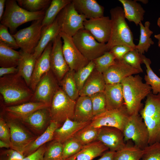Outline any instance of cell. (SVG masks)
<instances>
[{
  "mask_svg": "<svg viewBox=\"0 0 160 160\" xmlns=\"http://www.w3.org/2000/svg\"><path fill=\"white\" fill-rule=\"evenodd\" d=\"M0 93L5 106L29 102L33 92L17 73L0 77Z\"/></svg>",
  "mask_w": 160,
  "mask_h": 160,
  "instance_id": "cell-1",
  "label": "cell"
},
{
  "mask_svg": "<svg viewBox=\"0 0 160 160\" xmlns=\"http://www.w3.org/2000/svg\"><path fill=\"white\" fill-rule=\"evenodd\" d=\"M121 83L124 104L129 114H139L142 108V100L152 92L150 86L143 83L139 75L127 77Z\"/></svg>",
  "mask_w": 160,
  "mask_h": 160,
  "instance_id": "cell-2",
  "label": "cell"
},
{
  "mask_svg": "<svg viewBox=\"0 0 160 160\" xmlns=\"http://www.w3.org/2000/svg\"><path fill=\"white\" fill-rule=\"evenodd\" d=\"M110 14L111 28L109 39L106 44L108 51L121 44L135 49L133 33L125 20L123 9L117 6L110 10Z\"/></svg>",
  "mask_w": 160,
  "mask_h": 160,
  "instance_id": "cell-3",
  "label": "cell"
},
{
  "mask_svg": "<svg viewBox=\"0 0 160 160\" xmlns=\"http://www.w3.org/2000/svg\"><path fill=\"white\" fill-rule=\"evenodd\" d=\"M140 113L148 129V145L160 142V93L149 94Z\"/></svg>",
  "mask_w": 160,
  "mask_h": 160,
  "instance_id": "cell-4",
  "label": "cell"
},
{
  "mask_svg": "<svg viewBox=\"0 0 160 160\" xmlns=\"http://www.w3.org/2000/svg\"><path fill=\"white\" fill-rule=\"evenodd\" d=\"M5 6L1 24L9 28L12 33L25 23L43 19L46 12L45 10L35 12L28 11L21 7L15 0L6 1Z\"/></svg>",
  "mask_w": 160,
  "mask_h": 160,
  "instance_id": "cell-5",
  "label": "cell"
},
{
  "mask_svg": "<svg viewBox=\"0 0 160 160\" xmlns=\"http://www.w3.org/2000/svg\"><path fill=\"white\" fill-rule=\"evenodd\" d=\"M76 101L69 98L60 87L55 94L49 108L51 121L59 127L67 119L74 120Z\"/></svg>",
  "mask_w": 160,
  "mask_h": 160,
  "instance_id": "cell-6",
  "label": "cell"
},
{
  "mask_svg": "<svg viewBox=\"0 0 160 160\" xmlns=\"http://www.w3.org/2000/svg\"><path fill=\"white\" fill-rule=\"evenodd\" d=\"M72 37L76 47L89 61L108 51L106 44L98 42L89 31L84 28L79 30Z\"/></svg>",
  "mask_w": 160,
  "mask_h": 160,
  "instance_id": "cell-7",
  "label": "cell"
},
{
  "mask_svg": "<svg viewBox=\"0 0 160 160\" xmlns=\"http://www.w3.org/2000/svg\"><path fill=\"white\" fill-rule=\"evenodd\" d=\"M123 132L125 142L131 140L143 150L148 145V129L139 114L130 116Z\"/></svg>",
  "mask_w": 160,
  "mask_h": 160,
  "instance_id": "cell-8",
  "label": "cell"
},
{
  "mask_svg": "<svg viewBox=\"0 0 160 160\" xmlns=\"http://www.w3.org/2000/svg\"><path fill=\"white\" fill-rule=\"evenodd\" d=\"M56 19L60 31L71 37L84 28V23L87 19L77 12L72 1L61 10Z\"/></svg>",
  "mask_w": 160,
  "mask_h": 160,
  "instance_id": "cell-9",
  "label": "cell"
},
{
  "mask_svg": "<svg viewBox=\"0 0 160 160\" xmlns=\"http://www.w3.org/2000/svg\"><path fill=\"white\" fill-rule=\"evenodd\" d=\"M5 116L10 131V148L23 155L25 149L38 136L28 130L20 121Z\"/></svg>",
  "mask_w": 160,
  "mask_h": 160,
  "instance_id": "cell-10",
  "label": "cell"
},
{
  "mask_svg": "<svg viewBox=\"0 0 160 160\" xmlns=\"http://www.w3.org/2000/svg\"><path fill=\"white\" fill-rule=\"evenodd\" d=\"M43 19L35 20L30 26L12 35L22 51L33 53L41 38L44 26Z\"/></svg>",
  "mask_w": 160,
  "mask_h": 160,
  "instance_id": "cell-11",
  "label": "cell"
},
{
  "mask_svg": "<svg viewBox=\"0 0 160 160\" xmlns=\"http://www.w3.org/2000/svg\"><path fill=\"white\" fill-rule=\"evenodd\" d=\"M130 116L124 105L119 109L107 110L95 116L90 124L97 128L104 126L114 127L123 132Z\"/></svg>",
  "mask_w": 160,
  "mask_h": 160,
  "instance_id": "cell-12",
  "label": "cell"
},
{
  "mask_svg": "<svg viewBox=\"0 0 160 160\" xmlns=\"http://www.w3.org/2000/svg\"><path fill=\"white\" fill-rule=\"evenodd\" d=\"M60 87L59 82L50 70L40 79L30 101L43 103L50 106L55 94Z\"/></svg>",
  "mask_w": 160,
  "mask_h": 160,
  "instance_id": "cell-13",
  "label": "cell"
},
{
  "mask_svg": "<svg viewBox=\"0 0 160 160\" xmlns=\"http://www.w3.org/2000/svg\"><path fill=\"white\" fill-rule=\"evenodd\" d=\"M59 34L63 40V55L70 70L76 71L86 66L90 61L76 47L72 37L62 31H60Z\"/></svg>",
  "mask_w": 160,
  "mask_h": 160,
  "instance_id": "cell-14",
  "label": "cell"
},
{
  "mask_svg": "<svg viewBox=\"0 0 160 160\" xmlns=\"http://www.w3.org/2000/svg\"><path fill=\"white\" fill-rule=\"evenodd\" d=\"M62 39L59 34L53 40L50 55L51 70L59 82L70 70L63 53Z\"/></svg>",
  "mask_w": 160,
  "mask_h": 160,
  "instance_id": "cell-15",
  "label": "cell"
},
{
  "mask_svg": "<svg viewBox=\"0 0 160 160\" xmlns=\"http://www.w3.org/2000/svg\"><path fill=\"white\" fill-rule=\"evenodd\" d=\"M84 28L89 31L99 42L106 44L111 33V22L108 16L86 20L84 23Z\"/></svg>",
  "mask_w": 160,
  "mask_h": 160,
  "instance_id": "cell-16",
  "label": "cell"
},
{
  "mask_svg": "<svg viewBox=\"0 0 160 160\" xmlns=\"http://www.w3.org/2000/svg\"><path fill=\"white\" fill-rule=\"evenodd\" d=\"M140 73L123 60H116L115 63L103 73L106 84L121 83L126 78Z\"/></svg>",
  "mask_w": 160,
  "mask_h": 160,
  "instance_id": "cell-17",
  "label": "cell"
},
{
  "mask_svg": "<svg viewBox=\"0 0 160 160\" xmlns=\"http://www.w3.org/2000/svg\"><path fill=\"white\" fill-rule=\"evenodd\" d=\"M97 140L101 142L110 151L115 152L122 148L125 144L123 132L111 127L100 128Z\"/></svg>",
  "mask_w": 160,
  "mask_h": 160,
  "instance_id": "cell-18",
  "label": "cell"
},
{
  "mask_svg": "<svg viewBox=\"0 0 160 160\" xmlns=\"http://www.w3.org/2000/svg\"><path fill=\"white\" fill-rule=\"evenodd\" d=\"M49 108L39 109L20 121L33 133L39 135L45 130L51 122Z\"/></svg>",
  "mask_w": 160,
  "mask_h": 160,
  "instance_id": "cell-19",
  "label": "cell"
},
{
  "mask_svg": "<svg viewBox=\"0 0 160 160\" xmlns=\"http://www.w3.org/2000/svg\"><path fill=\"white\" fill-rule=\"evenodd\" d=\"M49 107L43 103L29 101L15 105L4 106L3 113L8 117L21 121L39 109Z\"/></svg>",
  "mask_w": 160,
  "mask_h": 160,
  "instance_id": "cell-20",
  "label": "cell"
},
{
  "mask_svg": "<svg viewBox=\"0 0 160 160\" xmlns=\"http://www.w3.org/2000/svg\"><path fill=\"white\" fill-rule=\"evenodd\" d=\"M53 41L47 46L41 56L36 59L29 86L34 92L42 77L51 70L50 55Z\"/></svg>",
  "mask_w": 160,
  "mask_h": 160,
  "instance_id": "cell-21",
  "label": "cell"
},
{
  "mask_svg": "<svg viewBox=\"0 0 160 160\" xmlns=\"http://www.w3.org/2000/svg\"><path fill=\"white\" fill-rule=\"evenodd\" d=\"M91 121L80 122L67 119L60 127L54 132L53 140L62 144L73 137L80 130L89 124Z\"/></svg>",
  "mask_w": 160,
  "mask_h": 160,
  "instance_id": "cell-22",
  "label": "cell"
},
{
  "mask_svg": "<svg viewBox=\"0 0 160 160\" xmlns=\"http://www.w3.org/2000/svg\"><path fill=\"white\" fill-rule=\"evenodd\" d=\"M74 7L87 19L104 16V8L95 0H72Z\"/></svg>",
  "mask_w": 160,
  "mask_h": 160,
  "instance_id": "cell-23",
  "label": "cell"
},
{
  "mask_svg": "<svg viewBox=\"0 0 160 160\" xmlns=\"http://www.w3.org/2000/svg\"><path fill=\"white\" fill-rule=\"evenodd\" d=\"M104 92L107 110L118 109L125 105L121 83L106 84Z\"/></svg>",
  "mask_w": 160,
  "mask_h": 160,
  "instance_id": "cell-24",
  "label": "cell"
},
{
  "mask_svg": "<svg viewBox=\"0 0 160 160\" xmlns=\"http://www.w3.org/2000/svg\"><path fill=\"white\" fill-rule=\"evenodd\" d=\"M60 28L56 19L52 24L44 26L41 38L33 54L37 59L41 55L48 44L59 34Z\"/></svg>",
  "mask_w": 160,
  "mask_h": 160,
  "instance_id": "cell-25",
  "label": "cell"
},
{
  "mask_svg": "<svg viewBox=\"0 0 160 160\" xmlns=\"http://www.w3.org/2000/svg\"><path fill=\"white\" fill-rule=\"evenodd\" d=\"M106 84L103 73L95 69L79 91V96L90 97L95 93L104 92Z\"/></svg>",
  "mask_w": 160,
  "mask_h": 160,
  "instance_id": "cell-26",
  "label": "cell"
},
{
  "mask_svg": "<svg viewBox=\"0 0 160 160\" xmlns=\"http://www.w3.org/2000/svg\"><path fill=\"white\" fill-rule=\"evenodd\" d=\"M108 149L101 142L96 140L84 146L77 153L65 160H92Z\"/></svg>",
  "mask_w": 160,
  "mask_h": 160,
  "instance_id": "cell-27",
  "label": "cell"
},
{
  "mask_svg": "<svg viewBox=\"0 0 160 160\" xmlns=\"http://www.w3.org/2000/svg\"><path fill=\"white\" fill-rule=\"evenodd\" d=\"M94 117L90 97L79 96L76 100L74 120L80 122L91 121Z\"/></svg>",
  "mask_w": 160,
  "mask_h": 160,
  "instance_id": "cell-28",
  "label": "cell"
},
{
  "mask_svg": "<svg viewBox=\"0 0 160 160\" xmlns=\"http://www.w3.org/2000/svg\"><path fill=\"white\" fill-rule=\"evenodd\" d=\"M123 6L124 17L137 26L143 20L145 11L136 0H119Z\"/></svg>",
  "mask_w": 160,
  "mask_h": 160,
  "instance_id": "cell-29",
  "label": "cell"
},
{
  "mask_svg": "<svg viewBox=\"0 0 160 160\" xmlns=\"http://www.w3.org/2000/svg\"><path fill=\"white\" fill-rule=\"evenodd\" d=\"M59 127L57 123L51 121L45 130L38 136L25 149L23 154L24 156L25 157L31 154L46 143L52 140L55 131Z\"/></svg>",
  "mask_w": 160,
  "mask_h": 160,
  "instance_id": "cell-30",
  "label": "cell"
},
{
  "mask_svg": "<svg viewBox=\"0 0 160 160\" xmlns=\"http://www.w3.org/2000/svg\"><path fill=\"white\" fill-rule=\"evenodd\" d=\"M21 58L17 67V73L24 79L29 87L36 59L33 53L21 50Z\"/></svg>",
  "mask_w": 160,
  "mask_h": 160,
  "instance_id": "cell-31",
  "label": "cell"
},
{
  "mask_svg": "<svg viewBox=\"0 0 160 160\" xmlns=\"http://www.w3.org/2000/svg\"><path fill=\"white\" fill-rule=\"evenodd\" d=\"M21 57L20 51H16L0 41L1 67H17Z\"/></svg>",
  "mask_w": 160,
  "mask_h": 160,
  "instance_id": "cell-32",
  "label": "cell"
},
{
  "mask_svg": "<svg viewBox=\"0 0 160 160\" xmlns=\"http://www.w3.org/2000/svg\"><path fill=\"white\" fill-rule=\"evenodd\" d=\"M143 150L135 145L131 140L126 142L125 145L115 151L114 160H140Z\"/></svg>",
  "mask_w": 160,
  "mask_h": 160,
  "instance_id": "cell-33",
  "label": "cell"
},
{
  "mask_svg": "<svg viewBox=\"0 0 160 160\" xmlns=\"http://www.w3.org/2000/svg\"><path fill=\"white\" fill-rule=\"evenodd\" d=\"M140 27V36L138 44L136 45L135 49L141 54L143 55L148 51L151 45L154 44L151 38L153 32L150 28V23L146 21L143 25L142 22L139 25Z\"/></svg>",
  "mask_w": 160,
  "mask_h": 160,
  "instance_id": "cell-34",
  "label": "cell"
},
{
  "mask_svg": "<svg viewBox=\"0 0 160 160\" xmlns=\"http://www.w3.org/2000/svg\"><path fill=\"white\" fill-rule=\"evenodd\" d=\"M75 71L70 70L59 82L60 87L71 100L76 101L79 97L78 89L74 77Z\"/></svg>",
  "mask_w": 160,
  "mask_h": 160,
  "instance_id": "cell-35",
  "label": "cell"
},
{
  "mask_svg": "<svg viewBox=\"0 0 160 160\" xmlns=\"http://www.w3.org/2000/svg\"><path fill=\"white\" fill-rule=\"evenodd\" d=\"M71 1L72 0H52L42 20L43 26H46L52 23L61 10Z\"/></svg>",
  "mask_w": 160,
  "mask_h": 160,
  "instance_id": "cell-36",
  "label": "cell"
},
{
  "mask_svg": "<svg viewBox=\"0 0 160 160\" xmlns=\"http://www.w3.org/2000/svg\"><path fill=\"white\" fill-rule=\"evenodd\" d=\"M142 57L143 63L146 67L147 74L144 76L145 83L150 86L152 93L154 95L160 93V78L153 71L151 67V62L150 59L143 55Z\"/></svg>",
  "mask_w": 160,
  "mask_h": 160,
  "instance_id": "cell-37",
  "label": "cell"
},
{
  "mask_svg": "<svg viewBox=\"0 0 160 160\" xmlns=\"http://www.w3.org/2000/svg\"><path fill=\"white\" fill-rule=\"evenodd\" d=\"M90 124L79 131L74 137L83 146L97 140L99 128L94 127Z\"/></svg>",
  "mask_w": 160,
  "mask_h": 160,
  "instance_id": "cell-38",
  "label": "cell"
},
{
  "mask_svg": "<svg viewBox=\"0 0 160 160\" xmlns=\"http://www.w3.org/2000/svg\"><path fill=\"white\" fill-rule=\"evenodd\" d=\"M95 68V64L92 60L86 66L75 72L74 77L79 91L83 88L86 81Z\"/></svg>",
  "mask_w": 160,
  "mask_h": 160,
  "instance_id": "cell-39",
  "label": "cell"
},
{
  "mask_svg": "<svg viewBox=\"0 0 160 160\" xmlns=\"http://www.w3.org/2000/svg\"><path fill=\"white\" fill-rule=\"evenodd\" d=\"M18 4L21 7L30 12H35L45 10L49 5L50 0H17Z\"/></svg>",
  "mask_w": 160,
  "mask_h": 160,
  "instance_id": "cell-40",
  "label": "cell"
},
{
  "mask_svg": "<svg viewBox=\"0 0 160 160\" xmlns=\"http://www.w3.org/2000/svg\"><path fill=\"white\" fill-rule=\"evenodd\" d=\"M63 144L55 140L47 145L44 160H61L62 159Z\"/></svg>",
  "mask_w": 160,
  "mask_h": 160,
  "instance_id": "cell-41",
  "label": "cell"
},
{
  "mask_svg": "<svg viewBox=\"0 0 160 160\" xmlns=\"http://www.w3.org/2000/svg\"><path fill=\"white\" fill-rule=\"evenodd\" d=\"M93 61L95 65V69L102 73L116 62L114 56L109 51L105 52Z\"/></svg>",
  "mask_w": 160,
  "mask_h": 160,
  "instance_id": "cell-42",
  "label": "cell"
},
{
  "mask_svg": "<svg viewBox=\"0 0 160 160\" xmlns=\"http://www.w3.org/2000/svg\"><path fill=\"white\" fill-rule=\"evenodd\" d=\"M83 146L74 137L63 144L62 159H66L74 155L82 149Z\"/></svg>",
  "mask_w": 160,
  "mask_h": 160,
  "instance_id": "cell-43",
  "label": "cell"
},
{
  "mask_svg": "<svg viewBox=\"0 0 160 160\" xmlns=\"http://www.w3.org/2000/svg\"><path fill=\"white\" fill-rule=\"evenodd\" d=\"M142 55L137 49H133L124 56L123 60L131 67L142 73L143 70L141 66V64L143 63Z\"/></svg>",
  "mask_w": 160,
  "mask_h": 160,
  "instance_id": "cell-44",
  "label": "cell"
},
{
  "mask_svg": "<svg viewBox=\"0 0 160 160\" xmlns=\"http://www.w3.org/2000/svg\"><path fill=\"white\" fill-rule=\"evenodd\" d=\"M94 117L106 111V103L104 92L95 93L90 96Z\"/></svg>",
  "mask_w": 160,
  "mask_h": 160,
  "instance_id": "cell-45",
  "label": "cell"
},
{
  "mask_svg": "<svg viewBox=\"0 0 160 160\" xmlns=\"http://www.w3.org/2000/svg\"><path fill=\"white\" fill-rule=\"evenodd\" d=\"M140 160H160V142L148 145L143 149Z\"/></svg>",
  "mask_w": 160,
  "mask_h": 160,
  "instance_id": "cell-46",
  "label": "cell"
},
{
  "mask_svg": "<svg viewBox=\"0 0 160 160\" xmlns=\"http://www.w3.org/2000/svg\"><path fill=\"white\" fill-rule=\"evenodd\" d=\"M8 28L5 25L0 24V41L15 49L19 48L16 40L8 31Z\"/></svg>",
  "mask_w": 160,
  "mask_h": 160,
  "instance_id": "cell-47",
  "label": "cell"
},
{
  "mask_svg": "<svg viewBox=\"0 0 160 160\" xmlns=\"http://www.w3.org/2000/svg\"><path fill=\"white\" fill-rule=\"evenodd\" d=\"M133 49L128 46L121 44L114 46L109 51L113 54L116 60H121L128 52Z\"/></svg>",
  "mask_w": 160,
  "mask_h": 160,
  "instance_id": "cell-48",
  "label": "cell"
},
{
  "mask_svg": "<svg viewBox=\"0 0 160 160\" xmlns=\"http://www.w3.org/2000/svg\"><path fill=\"white\" fill-rule=\"evenodd\" d=\"M24 157L21 153L10 148L0 151V160H22Z\"/></svg>",
  "mask_w": 160,
  "mask_h": 160,
  "instance_id": "cell-49",
  "label": "cell"
},
{
  "mask_svg": "<svg viewBox=\"0 0 160 160\" xmlns=\"http://www.w3.org/2000/svg\"><path fill=\"white\" fill-rule=\"evenodd\" d=\"M10 131L9 127L5 119L2 116L0 118V140L10 145Z\"/></svg>",
  "mask_w": 160,
  "mask_h": 160,
  "instance_id": "cell-50",
  "label": "cell"
},
{
  "mask_svg": "<svg viewBox=\"0 0 160 160\" xmlns=\"http://www.w3.org/2000/svg\"><path fill=\"white\" fill-rule=\"evenodd\" d=\"M46 144L42 146L33 153L25 157L22 160H44V154L47 147Z\"/></svg>",
  "mask_w": 160,
  "mask_h": 160,
  "instance_id": "cell-51",
  "label": "cell"
},
{
  "mask_svg": "<svg viewBox=\"0 0 160 160\" xmlns=\"http://www.w3.org/2000/svg\"><path fill=\"white\" fill-rule=\"evenodd\" d=\"M17 67H2L0 68V77L4 76L15 74L17 73Z\"/></svg>",
  "mask_w": 160,
  "mask_h": 160,
  "instance_id": "cell-52",
  "label": "cell"
},
{
  "mask_svg": "<svg viewBox=\"0 0 160 160\" xmlns=\"http://www.w3.org/2000/svg\"><path fill=\"white\" fill-rule=\"evenodd\" d=\"M115 152L110 150L106 151L103 153L100 158L97 160H114Z\"/></svg>",
  "mask_w": 160,
  "mask_h": 160,
  "instance_id": "cell-53",
  "label": "cell"
},
{
  "mask_svg": "<svg viewBox=\"0 0 160 160\" xmlns=\"http://www.w3.org/2000/svg\"><path fill=\"white\" fill-rule=\"evenodd\" d=\"M6 1L0 0V20L1 19L4 13V8Z\"/></svg>",
  "mask_w": 160,
  "mask_h": 160,
  "instance_id": "cell-54",
  "label": "cell"
},
{
  "mask_svg": "<svg viewBox=\"0 0 160 160\" xmlns=\"http://www.w3.org/2000/svg\"><path fill=\"white\" fill-rule=\"evenodd\" d=\"M0 148H10V145L9 144L0 140Z\"/></svg>",
  "mask_w": 160,
  "mask_h": 160,
  "instance_id": "cell-55",
  "label": "cell"
},
{
  "mask_svg": "<svg viewBox=\"0 0 160 160\" xmlns=\"http://www.w3.org/2000/svg\"><path fill=\"white\" fill-rule=\"evenodd\" d=\"M154 37L158 40V46L160 48V33L159 34L155 35Z\"/></svg>",
  "mask_w": 160,
  "mask_h": 160,
  "instance_id": "cell-56",
  "label": "cell"
},
{
  "mask_svg": "<svg viewBox=\"0 0 160 160\" xmlns=\"http://www.w3.org/2000/svg\"><path fill=\"white\" fill-rule=\"evenodd\" d=\"M136 1H139L144 4H147L148 2V0H138Z\"/></svg>",
  "mask_w": 160,
  "mask_h": 160,
  "instance_id": "cell-57",
  "label": "cell"
},
{
  "mask_svg": "<svg viewBox=\"0 0 160 160\" xmlns=\"http://www.w3.org/2000/svg\"><path fill=\"white\" fill-rule=\"evenodd\" d=\"M157 25L160 28V17H159L157 20Z\"/></svg>",
  "mask_w": 160,
  "mask_h": 160,
  "instance_id": "cell-58",
  "label": "cell"
},
{
  "mask_svg": "<svg viewBox=\"0 0 160 160\" xmlns=\"http://www.w3.org/2000/svg\"><path fill=\"white\" fill-rule=\"evenodd\" d=\"M159 73H160V69L159 70Z\"/></svg>",
  "mask_w": 160,
  "mask_h": 160,
  "instance_id": "cell-59",
  "label": "cell"
},
{
  "mask_svg": "<svg viewBox=\"0 0 160 160\" xmlns=\"http://www.w3.org/2000/svg\"><path fill=\"white\" fill-rule=\"evenodd\" d=\"M63 160V159H62V160Z\"/></svg>",
  "mask_w": 160,
  "mask_h": 160,
  "instance_id": "cell-60",
  "label": "cell"
}]
</instances>
